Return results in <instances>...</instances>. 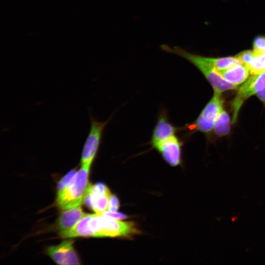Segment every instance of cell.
I'll return each instance as SVG.
<instances>
[{
  "label": "cell",
  "mask_w": 265,
  "mask_h": 265,
  "mask_svg": "<svg viewBox=\"0 0 265 265\" xmlns=\"http://www.w3.org/2000/svg\"><path fill=\"white\" fill-rule=\"evenodd\" d=\"M111 195L110 189L105 184H89L83 203L96 213L101 214L107 210Z\"/></svg>",
  "instance_id": "7"
},
{
  "label": "cell",
  "mask_w": 265,
  "mask_h": 265,
  "mask_svg": "<svg viewBox=\"0 0 265 265\" xmlns=\"http://www.w3.org/2000/svg\"><path fill=\"white\" fill-rule=\"evenodd\" d=\"M184 143L176 134L158 144L154 149L157 150L168 164L174 167L182 163Z\"/></svg>",
  "instance_id": "8"
},
{
  "label": "cell",
  "mask_w": 265,
  "mask_h": 265,
  "mask_svg": "<svg viewBox=\"0 0 265 265\" xmlns=\"http://www.w3.org/2000/svg\"><path fill=\"white\" fill-rule=\"evenodd\" d=\"M218 72L225 80L237 86L245 82L250 74L248 67L242 64Z\"/></svg>",
  "instance_id": "12"
},
{
  "label": "cell",
  "mask_w": 265,
  "mask_h": 265,
  "mask_svg": "<svg viewBox=\"0 0 265 265\" xmlns=\"http://www.w3.org/2000/svg\"><path fill=\"white\" fill-rule=\"evenodd\" d=\"M133 222L112 219L100 214L85 213L75 226L61 238L76 237L131 238L139 234Z\"/></svg>",
  "instance_id": "1"
},
{
  "label": "cell",
  "mask_w": 265,
  "mask_h": 265,
  "mask_svg": "<svg viewBox=\"0 0 265 265\" xmlns=\"http://www.w3.org/2000/svg\"><path fill=\"white\" fill-rule=\"evenodd\" d=\"M182 131V127H177L173 125L168 118L167 111L162 108L159 111L156 124L153 130L149 144L151 148Z\"/></svg>",
  "instance_id": "10"
},
{
  "label": "cell",
  "mask_w": 265,
  "mask_h": 265,
  "mask_svg": "<svg viewBox=\"0 0 265 265\" xmlns=\"http://www.w3.org/2000/svg\"><path fill=\"white\" fill-rule=\"evenodd\" d=\"M120 207V201L117 196L114 194L110 195L106 211L110 212H117Z\"/></svg>",
  "instance_id": "18"
},
{
  "label": "cell",
  "mask_w": 265,
  "mask_h": 265,
  "mask_svg": "<svg viewBox=\"0 0 265 265\" xmlns=\"http://www.w3.org/2000/svg\"><path fill=\"white\" fill-rule=\"evenodd\" d=\"M230 129V119L227 112L222 109L219 112L214 123L213 130L214 133L221 136L227 134Z\"/></svg>",
  "instance_id": "13"
},
{
  "label": "cell",
  "mask_w": 265,
  "mask_h": 265,
  "mask_svg": "<svg viewBox=\"0 0 265 265\" xmlns=\"http://www.w3.org/2000/svg\"><path fill=\"white\" fill-rule=\"evenodd\" d=\"M91 165H81L71 182L61 191L57 193L56 203L64 211L81 206L89 185L88 177Z\"/></svg>",
  "instance_id": "3"
},
{
  "label": "cell",
  "mask_w": 265,
  "mask_h": 265,
  "mask_svg": "<svg viewBox=\"0 0 265 265\" xmlns=\"http://www.w3.org/2000/svg\"><path fill=\"white\" fill-rule=\"evenodd\" d=\"M265 88V72L253 74L238 89L232 103L233 123L236 122L239 110L244 102L250 96Z\"/></svg>",
  "instance_id": "6"
},
{
  "label": "cell",
  "mask_w": 265,
  "mask_h": 265,
  "mask_svg": "<svg viewBox=\"0 0 265 265\" xmlns=\"http://www.w3.org/2000/svg\"><path fill=\"white\" fill-rule=\"evenodd\" d=\"M214 64L217 71L226 70L242 63L235 57L214 58Z\"/></svg>",
  "instance_id": "14"
},
{
  "label": "cell",
  "mask_w": 265,
  "mask_h": 265,
  "mask_svg": "<svg viewBox=\"0 0 265 265\" xmlns=\"http://www.w3.org/2000/svg\"><path fill=\"white\" fill-rule=\"evenodd\" d=\"M85 214L81 206L62 211L55 224V229L60 236L70 231Z\"/></svg>",
  "instance_id": "11"
},
{
  "label": "cell",
  "mask_w": 265,
  "mask_h": 265,
  "mask_svg": "<svg viewBox=\"0 0 265 265\" xmlns=\"http://www.w3.org/2000/svg\"><path fill=\"white\" fill-rule=\"evenodd\" d=\"M77 171L76 168L73 169L60 179L57 184V193L62 191L67 186Z\"/></svg>",
  "instance_id": "16"
},
{
  "label": "cell",
  "mask_w": 265,
  "mask_h": 265,
  "mask_svg": "<svg viewBox=\"0 0 265 265\" xmlns=\"http://www.w3.org/2000/svg\"><path fill=\"white\" fill-rule=\"evenodd\" d=\"M256 94L257 97L264 103L265 106V88L260 91Z\"/></svg>",
  "instance_id": "20"
},
{
  "label": "cell",
  "mask_w": 265,
  "mask_h": 265,
  "mask_svg": "<svg viewBox=\"0 0 265 265\" xmlns=\"http://www.w3.org/2000/svg\"><path fill=\"white\" fill-rule=\"evenodd\" d=\"M90 127L84 143L80 159L81 165H91L95 159L102 142L106 126L110 118L105 122L96 120L91 115Z\"/></svg>",
  "instance_id": "5"
},
{
  "label": "cell",
  "mask_w": 265,
  "mask_h": 265,
  "mask_svg": "<svg viewBox=\"0 0 265 265\" xmlns=\"http://www.w3.org/2000/svg\"><path fill=\"white\" fill-rule=\"evenodd\" d=\"M74 241L65 240L47 248V254L58 265H80V260L73 245Z\"/></svg>",
  "instance_id": "9"
},
{
  "label": "cell",
  "mask_w": 265,
  "mask_h": 265,
  "mask_svg": "<svg viewBox=\"0 0 265 265\" xmlns=\"http://www.w3.org/2000/svg\"><path fill=\"white\" fill-rule=\"evenodd\" d=\"M255 57L265 53V37L258 36L253 41V50Z\"/></svg>",
  "instance_id": "15"
},
{
  "label": "cell",
  "mask_w": 265,
  "mask_h": 265,
  "mask_svg": "<svg viewBox=\"0 0 265 265\" xmlns=\"http://www.w3.org/2000/svg\"><path fill=\"white\" fill-rule=\"evenodd\" d=\"M220 95L214 93L196 120L182 127V131L187 132L186 136L196 132L206 134L211 132L219 112L223 109V101Z\"/></svg>",
  "instance_id": "4"
},
{
  "label": "cell",
  "mask_w": 265,
  "mask_h": 265,
  "mask_svg": "<svg viewBox=\"0 0 265 265\" xmlns=\"http://www.w3.org/2000/svg\"><path fill=\"white\" fill-rule=\"evenodd\" d=\"M235 57L242 64L247 66L254 59L255 56L253 51L246 50L238 53Z\"/></svg>",
  "instance_id": "17"
},
{
  "label": "cell",
  "mask_w": 265,
  "mask_h": 265,
  "mask_svg": "<svg viewBox=\"0 0 265 265\" xmlns=\"http://www.w3.org/2000/svg\"><path fill=\"white\" fill-rule=\"evenodd\" d=\"M105 216L117 220H124L127 219L128 216L125 213L120 212H110L107 211H106L103 212L101 214Z\"/></svg>",
  "instance_id": "19"
},
{
  "label": "cell",
  "mask_w": 265,
  "mask_h": 265,
  "mask_svg": "<svg viewBox=\"0 0 265 265\" xmlns=\"http://www.w3.org/2000/svg\"><path fill=\"white\" fill-rule=\"evenodd\" d=\"M162 50L178 55L195 66L212 85L214 93L221 94L223 91L237 88V85L225 80L218 72L214 64V58L192 53L185 49L167 45L160 46Z\"/></svg>",
  "instance_id": "2"
}]
</instances>
